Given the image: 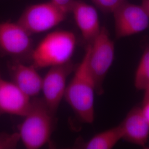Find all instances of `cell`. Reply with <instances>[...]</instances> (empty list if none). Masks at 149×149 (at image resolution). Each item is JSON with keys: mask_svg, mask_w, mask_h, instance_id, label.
<instances>
[{"mask_svg": "<svg viewBox=\"0 0 149 149\" xmlns=\"http://www.w3.org/2000/svg\"><path fill=\"white\" fill-rule=\"evenodd\" d=\"M74 72L66 87L64 98L82 122L92 124L95 120L96 85L88 68L86 50Z\"/></svg>", "mask_w": 149, "mask_h": 149, "instance_id": "6da1fadb", "label": "cell"}, {"mask_svg": "<svg viewBox=\"0 0 149 149\" xmlns=\"http://www.w3.org/2000/svg\"><path fill=\"white\" fill-rule=\"evenodd\" d=\"M55 114L50 111L43 98H36L19 125V135L27 149L41 148L50 141L53 131Z\"/></svg>", "mask_w": 149, "mask_h": 149, "instance_id": "7a4b0ae2", "label": "cell"}, {"mask_svg": "<svg viewBox=\"0 0 149 149\" xmlns=\"http://www.w3.org/2000/svg\"><path fill=\"white\" fill-rule=\"evenodd\" d=\"M76 45L74 33L56 31L49 33L33 49L31 60L37 69L51 68L71 61Z\"/></svg>", "mask_w": 149, "mask_h": 149, "instance_id": "3957f363", "label": "cell"}, {"mask_svg": "<svg viewBox=\"0 0 149 149\" xmlns=\"http://www.w3.org/2000/svg\"><path fill=\"white\" fill-rule=\"evenodd\" d=\"M86 50L88 54V68L96 85V93L102 95L104 92V81L115 56L114 43L106 27H101L98 34L87 44Z\"/></svg>", "mask_w": 149, "mask_h": 149, "instance_id": "277c9868", "label": "cell"}, {"mask_svg": "<svg viewBox=\"0 0 149 149\" xmlns=\"http://www.w3.org/2000/svg\"><path fill=\"white\" fill-rule=\"evenodd\" d=\"M69 13L50 1L28 6L17 22L32 36L48 31L59 25Z\"/></svg>", "mask_w": 149, "mask_h": 149, "instance_id": "5b68a950", "label": "cell"}, {"mask_svg": "<svg viewBox=\"0 0 149 149\" xmlns=\"http://www.w3.org/2000/svg\"><path fill=\"white\" fill-rule=\"evenodd\" d=\"M31 36L17 22H0V55L21 61L31 60L33 49Z\"/></svg>", "mask_w": 149, "mask_h": 149, "instance_id": "8992f818", "label": "cell"}, {"mask_svg": "<svg viewBox=\"0 0 149 149\" xmlns=\"http://www.w3.org/2000/svg\"><path fill=\"white\" fill-rule=\"evenodd\" d=\"M116 37H127L146 30L149 26V16L141 5L125 1L112 12Z\"/></svg>", "mask_w": 149, "mask_h": 149, "instance_id": "52a82bcc", "label": "cell"}, {"mask_svg": "<svg viewBox=\"0 0 149 149\" xmlns=\"http://www.w3.org/2000/svg\"><path fill=\"white\" fill-rule=\"evenodd\" d=\"M71 61L50 68L43 78L42 91L43 100L50 111L56 115L59 105L64 98L68 77L76 69Z\"/></svg>", "mask_w": 149, "mask_h": 149, "instance_id": "ba28073f", "label": "cell"}, {"mask_svg": "<svg viewBox=\"0 0 149 149\" xmlns=\"http://www.w3.org/2000/svg\"><path fill=\"white\" fill-rule=\"evenodd\" d=\"M27 96L12 81L0 80V113L24 117L31 105Z\"/></svg>", "mask_w": 149, "mask_h": 149, "instance_id": "9c48e42d", "label": "cell"}, {"mask_svg": "<svg viewBox=\"0 0 149 149\" xmlns=\"http://www.w3.org/2000/svg\"><path fill=\"white\" fill-rule=\"evenodd\" d=\"M122 139L128 143L144 148L149 140V123L140 107H134L119 124Z\"/></svg>", "mask_w": 149, "mask_h": 149, "instance_id": "30bf717a", "label": "cell"}, {"mask_svg": "<svg viewBox=\"0 0 149 149\" xmlns=\"http://www.w3.org/2000/svg\"><path fill=\"white\" fill-rule=\"evenodd\" d=\"M70 12L72 13L84 40L90 44L101 29L95 8L84 2L73 0Z\"/></svg>", "mask_w": 149, "mask_h": 149, "instance_id": "8fae6325", "label": "cell"}, {"mask_svg": "<svg viewBox=\"0 0 149 149\" xmlns=\"http://www.w3.org/2000/svg\"><path fill=\"white\" fill-rule=\"evenodd\" d=\"M12 81L29 97L38 96L42 91L43 78L37 69L15 60L10 66Z\"/></svg>", "mask_w": 149, "mask_h": 149, "instance_id": "7c38bea8", "label": "cell"}, {"mask_svg": "<svg viewBox=\"0 0 149 149\" xmlns=\"http://www.w3.org/2000/svg\"><path fill=\"white\" fill-rule=\"evenodd\" d=\"M122 139V134L118 125L97 134L89 140L82 143L79 147L85 149H111Z\"/></svg>", "mask_w": 149, "mask_h": 149, "instance_id": "4fadbf2b", "label": "cell"}, {"mask_svg": "<svg viewBox=\"0 0 149 149\" xmlns=\"http://www.w3.org/2000/svg\"><path fill=\"white\" fill-rule=\"evenodd\" d=\"M149 85V45L145 49L134 76L136 90L144 91Z\"/></svg>", "mask_w": 149, "mask_h": 149, "instance_id": "5bb4252c", "label": "cell"}, {"mask_svg": "<svg viewBox=\"0 0 149 149\" xmlns=\"http://www.w3.org/2000/svg\"><path fill=\"white\" fill-rule=\"evenodd\" d=\"M20 140L18 133L2 134L0 135V149H15Z\"/></svg>", "mask_w": 149, "mask_h": 149, "instance_id": "9a60e30c", "label": "cell"}, {"mask_svg": "<svg viewBox=\"0 0 149 149\" xmlns=\"http://www.w3.org/2000/svg\"><path fill=\"white\" fill-rule=\"evenodd\" d=\"M95 5L104 12L112 13L115 9L127 0H92Z\"/></svg>", "mask_w": 149, "mask_h": 149, "instance_id": "2e32d148", "label": "cell"}, {"mask_svg": "<svg viewBox=\"0 0 149 149\" xmlns=\"http://www.w3.org/2000/svg\"><path fill=\"white\" fill-rule=\"evenodd\" d=\"M72 1L73 0H51L54 3L69 12H70V9Z\"/></svg>", "mask_w": 149, "mask_h": 149, "instance_id": "e0dca14e", "label": "cell"}, {"mask_svg": "<svg viewBox=\"0 0 149 149\" xmlns=\"http://www.w3.org/2000/svg\"><path fill=\"white\" fill-rule=\"evenodd\" d=\"M140 108L144 117L149 123V100L143 102Z\"/></svg>", "mask_w": 149, "mask_h": 149, "instance_id": "ac0fdd59", "label": "cell"}, {"mask_svg": "<svg viewBox=\"0 0 149 149\" xmlns=\"http://www.w3.org/2000/svg\"><path fill=\"white\" fill-rule=\"evenodd\" d=\"M141 5L149 16V0H141Z\"/></svg>", "mask_w": 149, "mask_h": 149, "instance_id": "d6986e66", "label": "cell"}, {"mask_svg": "<svg viewBox=\"0 0 149 149\" xmlns=\"http://www.w3.org/2000/svg\"><path fill=\"white\" fill-rule=\"evenodd\" d=\"M144 97L143 102L149 100V85L144 90Z\"/></svg>", "mask_w": 149, "mask_h": 149, "instance_id": "ffe728a7", "label": "cell"}, {"mask_svg": "<svg viewBox=\"0 0 149 149\" xmlns=\"http://www.w3.org/2000/svg\"><path fill=\"white\" fill-rule=\"evenodd\" d=\"M144 149H149V145H147L146 146H145L144 148Z\"/></svg>", "mask_w": 149, "mask_h": 149, "instance_id": "44dd1931", "label": "cell"}, {"mask_svg": "<svg viewBox=\"0 0 149 149\" xmlns=\"http://www.w3.org/2000/svg\"><path fill=\"white\" fill-rule=\"evenodd\" d=\"M1 79H2V78L1 77V76H0V80H1Z\"/></svg>", "mask_w": 149, "mask_h": 149, "instance_id": "7402d4cb", "label": "cell"}]
</instances>
